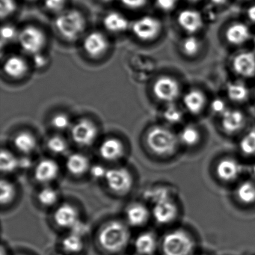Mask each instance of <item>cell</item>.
<instances>
[{
    "instance_id": "1",
    "label": "cell",
    "mask_w": 255,
    "mask_h": 255,
    "mask_svg": "<svg viewBox=\"0 0 255 255\" xmlns=\"http://www.w3.org/2000/svg\"><path fill=\"white\" fill-rule=\"evenodd\" d=\"M98 243L108 253L122 252L128 246L130 238L129 228L118 220L110 221L101 228L98 234Z\"/></svg>"
},
{
    "instance_id": "2",
    "label": "cell",
    "mask_w": 255,
    "mask_h": 255,
    "mask_svg": "<svg viewBox=\"0 0 255 255\" xmlns=\"http://www.w3.org/2000/svg\"><path fill=\"white\" fill-rule=\"evenodd\" d=\"M54 26L62 38L68 41H74L86 29V17L79 10H65L56 15Z\"/></svg>"
},
{
    "instance_id": "3",
    "label": "cell",
    "mask_w": 255,
    "mask_h": 255,
    "mask_svg": "<svg viewBox=\"0 0 255 255\" xmlns=\"http://www.w3.org/2000/svg\"><path fill=\"white\" fill-rule=\"evenodd\" d=\"M178 136L168 128L163 126H154L146 134L147 147L155 154L167 156L173 154L178 147Z\"/></svg>"
},
{
    "instance_id": "4",
    "label": "cell",
    "mask_w": 255,
    "mask_h": 255,
    "mask_svg": "<svg viewBox=\"0 0 255 255\" xmlns=\"http://www.w3.org/2000/svg\"><path fill=\"white\" fill-rule=\"evenodd\" d=\"M151 198L153 202L152 214L158 223L166 225L177 218L178 208L168 190L156 189Z\"/></svg>"
},
{
    "instance_id": "5",
    "label": "cell",
    "mask_w": 255,
    "mask_h": 255,
    "mask_svg": "<svg viewBox=\"0 0 255 255\" xmlns=\"http://www.w3.org/2000/svg\"><path fill=\"white\" fill-rule=\"evenodd\" d=\"M17 39L23 51L32 56L41 53L47 41L44 31L35 25H28L22 28Z\"/></svg>"
},
{
    "instance_id": "6",
    "label": "cell",
    "mask_w": 255,
    "mask_h": 255,
    "mask_svg": "<svg viewBox=\"0 0 255 255\" xmlns=\"http://www.w3.org/2000/svg\"><path fill=\"white\" fill-rule=\"evenodd\" d=\"M194 247L190 236L182 230L168 233L162 240V249L165 255H191Z\"/></svg>"
},
{
    "instance_id": "7",
    "label": "cell",
    "mask_w": 255,
    "mask_h": 255,
    "mask_svg": "<svg viewBox=\"0 0 255 255\" xmlns=\"http://www.w3.org/2000/svg\"><path fill=\"white\" fill-rule=\"evenodd\" d=\"M131 30L135 38L143 42H150L156 39L162 32L160 20L153 16L144 15L131 23Z\"/></svg>"
},
{
    "instance_id": "8",
    "label": "cell",
    "mask_w": 255,
    "mask_h": 255,
    "mask_svg": "<svg viewBox=\"0 0 255 255\" xmlns=\"http://www.w3.org/2000/svg\"><path fill=\"white\" fill-rule=\"evenodd\" d=\"M104 179L110 190L122 195L129 192L133 184L132 174L123 167L107 169Z\"/></svg>"
},
{
    "instance_id": "9",
    "label": "cell",
    "mask_w": 255,
    "mask_h": 255,
    "mask_svg": "<svg viewBox=\"0 0 255 255\" xmlns=\"http://www.w3.org/2000/svg\"><path fill=\"white\" fill-rule=\"evenodd\" d=\"M152 91L156 99L171 104L179 98L180 86L178 82L173 77L162 76L155 80Z\"/></svg>"
},
{
    "instance_id": "10",
    "label": "cell",
    "mask_w": 255,
    "mask_h": 255,
    "mask_svg": "<svg viewBox=\"0 0 255 255\" xmlns=\"http://www.w3.org/2000/svg\"><path fill=\"white\" fill-rule=\"evenodd\" d=\"M73 141L80 146H90L95 142L98 135V128L92 121L80 119L71 127Z\"/></svg>"
},
{
    "instance_id": "11",
    "label": "cell",
    "mask_w": 255,
    "mask_h": 255,
    "mask_svg": "<svg viewBox=\"0 0 255 255\" xmlns=\"http://www.w3.org/2000/svg\"><path fill=\"white\" fill-rule=\"evenodd\" d=\"M110 47L107 37L99 31H93L86 35L83 41L85 53L92 59H98L104 56Z\"/></svg>"
},
{
    "instance_id": "12",
    "label": "cell",
    "mask_w": 255,
    "mask_h": 255,
    "mask_svg": "<svg viewBox=\"0 0 255 255\" xmlns=\"http://www.w3.org/2000/svg\"><path fill=\"white\" fill-rule=\"evenodd\" d=\"M179 26L189 35L199 32L204 26V17L194 9L182 10L177 17Z\"/></svg>"
},
{
    "instance_id": "13",
    "label": "cell",
    "mask_w": 255,
    "mask_h": 255,
    "mask_svg": "<svg viewBox=\"0 0 255 255\" xmlns=\"http://www.w3.org/2000/svg\"><path fill=\"white\" fill-rule=\"evenodd\" d=\"M234 72L244 78H251L255 76V54L245 51L239 53L232 61Z\"/></svg>"
},
{
    "instance_id": "14",
    "label": "cell",
    "mask_w": 255,
    "mask_h": 255,
    "mask_svg": "<svg viewBox=\"0 0 255 255\" xmlns=\"http://www.w3.org/2000/svg\"><path fill=\"white\" fill-rule=\"evenodd\" d=\"M53 219L60 228L72 229L79 224L78 211L71 204H63L56 209Z\"/></svg>"
},
{
    "instance_id": "15",
    "label": "cell",
    "mask_w": 255,
    "mask_h": 255,
    "mask_svg": "<svg viewBox=\"0 0 255 255\" xmlns=\"http://www.w3.org/2000/svg\"><path fill=\"white\" fill-rule=\"evenodd\" d=\"M125 145L119 138L115 137L106 138L99 147L100 156L108 162H116L123 157Z\"/></svg>"
},
{
    "instance_id": "16",
    "label": "cell",
    "mask_w": 255,
    "mask_h": 255,
    "mask_svg": "<svg viewBox=\"0 0 255 255\" xmlns=\"http://www.w3.org/2000/svg\"><path fill=\"white\" fill-rule=\"evenodd\" d=\"M59 166L52 159H44L40 161L34 170V177L41 183H49L57 178Z\"/></svg>"
},
{
    "instance_id": "17",
    "label": "cell",
    "mask_w": 255,
    "mask_h": 255,
    "mask_svg": "<svg viewBox=\"0 0 255 255\" xmlns=\"http://www.w3.org/2000/svg\"><path fill=\"white\" fill-rule=\"evenodd\" d=\"M216 171V175L222 181L232 182L240 177L242 166L235 159L225 158L218 162Z\"/></svg>"
},
{
    "instance_id": "18",
    "label": "cell",
    "mask_w": 255,
    "mask_h": 255,
    "mask_svg": "<svg viewBox=\"0 0 255 255\" xmlns=\"http://www.w3.org/2000/svg\"><path fill=\"white\" fill-rule=\"evenodd\" d=\"M246 117L243 113L238 110L228 109L221 116V126L222 129L228 134L239 132L244 127Z\"/></svg>"
},
{
    "instance_id": "19",
    "label": "cell",
    "mask_w": 255,
    "mask_h": 255,
    "mask_svg": "<svg viewBox=\"0 0 255 255\" xmlns=\"http://www.w3.org/2000/svg\"><path fill=\"white\" fill-rule=\"evenodd\" d=\"M2 70L5 75L10 78H23L29 70L27 62L20 56H11L7 58L2 65Z\"/></svg>"
},
{
    "instance_id": "20",
    "label": "cell",
    "mask_w": 255,
    "mask_h": 255,
    "mask_svg": "<svg viewBox=\"0 0 255 255\" xmlns=\"http://www.w3.org/2000/svg\"><path fill=\"white\" fill-rule=\"evenodd\" d=\"M103 24L104 28L112 33H122L128 30L131 26L127 17L117 11L107 13L103 19Z\"/></svg>"
},
{
    "instance_id": "21",
    "label": "cell",
    "mask_w": 255,
    "mask_h": 255,
    "mask_svg": "<svg viewBox=\"0 0 255 255\" xmlns=\"http://www.w3.org/2000/svg\"><path fill=\"white\" fill-rule=\"evenodd\" d=\"M225 37L230 44L240 46L248 42L252 38V34L247 25L238 22L229 26L225 32Z\"/></svg>"
},
{
    "instance_id": "22",
    "label": "cell",
    "mask_w": 255,
    "mask_h": 255,
    "mask_svg": "<svg viewBox=\"0 0 255 255\" xmlns=\"http://www.w3.org/2000/svg\"><path fill=\"white\" fill-rule=\"evenodd\" d=\"M150 217L148 209L141 203H133L126 210V219L129 225L132 227L144 225Z\"/></svg>"
},
{
    "instance_id": "23",
    "label": "cell",
    "mask_w": 255,
    "mask_h": 255,
    "mask_svg": "<svg viewBox=\"0 0 255 255\" xmlns=\"http://www.w3.org/2000/svg\"><path fill=\"white\" fill-rule=\"evenodd\" d=\"M183 105L191 114L198 115L204 110L206 104L205 95L201 91L193 89L185 94Z\"/></svg>"
},
{
    "instance_id": "24",
    "label": "cell",
    "mask_w": 255,
    "mask_h": 255,
    "mask_svg": "<svg viewBox=\"0 0 255 255\" xmlns=\"http://www.w3.org/2000/svg\"><path fill=\"white\" fill-rule=\"evenodd\" d=\"M66 168L73 175L81 176L90 170V162L86 155L74 153L67 158Z\"/></svg>"
},
{
    "instance_id": "25",
    "label": "cell",
    "mask_w": 255,
    "mask_h": 255,
    "mask_svg": "<svg viewBox=\"0 0 255 255\" xmlns=\"http://www.w3.org/2000/svg\"><path fill=\"white\" fill-rule=\"evenodd\" d=\"M157 247V242L154 234L150 232L141 233L135 238L134 248L139 255H152Z\"/></svg>"
},
{
    "instance_id": "26",
    "label": "cell",
    "mask_w": 255,
    "mask_h": 255,
    "mask_svg": "<svg viewBox=\"0 0 255 255\" xmlns=\"http://www.w3.org/2000/svg\"><path fill=\"white\" fill-rule=\"evenodd\" d=\"M14 147L20 153L29 154L35 150L37 146V140L35 135L28 131H21L14 136Z\"/></svg>"
},
{
    "instance_id": "27",
    "label": "cell",
    "mask_w": 255,
    "mask_h": 255,
    "mask_svg": "<svg viewBox=\"0 0 255 255\" xmlns=\"http://www.w3.org/2000/svg\"><path fill=\"white\" fill-rule=\"evenodd\" d=\"M62 248L64 252L69 255H77L84 249V242L81 234L71 233L64 237L62 241Z\"/></svg>"
},
{
    "instance_id": "28",
    "label": "cell",
    "mask_w": 255,
    "mask_h": 255,
    "mask_svg": "<svg viewBox=\"0 0 255 255\" xmlns=\"http://www.w3.org/2000/svg\"><path fill=\"white\" fill-rule=\"evenodd\" d=\"M227 95L233 102L243 103L248 99L249 91L247 86L240 82H233L227 85Z\"/></svg>"
},
{
    "instance_id": "29",
    "label": "cell",
    "mask_w": 255,
    "mask_h": 255,
    "mask_svg": "<svg viewBox=\"0 0 255 255\" xmlns=\"http://www.w3.org/2000/svg\"><path fill=\"white\" fill-rule=\"evenodd\" d=\"M237 199L244 204L255 203V183L244 181L237 186L236 190Z\"/></svg>"
},
{
    "instance_id": "30",
    "label": "cell",
    "mask_w": 255,
    "mask_h": 255,
    "mask_svg": "<svg viewBox=\"0 0 255 255\" xmlns=\"http://www.w3.org/2000/svg\"><path fill=\"white\" fill-rule=\"evenodd\" d=\"M179 141L187 147H193L199 143L201 138V132L193 125L184 127L179 134Z\"/></svg>"
},
{
    "instance_id": "31",
    "label": "cell",
    "mask_w": 255,
    "mask_h": 255,
    "mask_svg": "<svg viewBox=\"0 0 255 255\" xmlns=\"http://www.w3.org/2000/svg\"><path fill=\"white\" fill-rule=\"evenodd\" d=\"M20 168V159L7 149L0 153V168L2 173H11Z\"/></svg>"
},
{
    "instance_id": "32",
    "label": "cell",
    "mask_w": 255,
    "mask_h": 255,
    "mask_svg": "<svg viewBox=\"0 0 255 255\" xmlns=\"http://www.w3.org/2000/svg\"><path fill=\"white\" fill-rule=\"evenodd\" d=\"M15 186L9 180L2 179L0 183V201L2 206L8 205L15 198Z\"/></svg>"
},
{
    "instance_id": "33",
    "label": "cell",
    "mask_w": 255,
    "mask_h": 255,
    "mask_svg": "<svg viewBox=\"0 0 255 255\" xmlns=\"http://www.w3.org/2000/svg\"><path fill=\"white\" fill-rule=\"evenodd\" d=\"M201 49V42L193 35L185 38L181 42V50L187 56H194L199 53Z\"/></svg>"
},
{
    "instance_id": "34",
    "label": "cell",
    "mask_w": 255,
    "mask_h": 255,
    "mask_svg": "<svg viewBox=\"0 0 255 255\" xmlns=\"http://www.w3.org/2000/svg\"><path fill=\"white\" fill-rule=\"evenodd\" d=\"M47 147L48 150L54 154L61 155L66 153L68 149V144L63 137L55 135L48 138Z\"/></svg>"
},
{
    "instance_id": "35",
    "label": "cell",
    "mask_w": 255,
    "mask_h": 255,
    "mask_svg": "<svg viewBox=\"0 0 255 255\" xmlns=\"http://www.w3.org/2000/svg\"><path fill=\"white\" fill-rule=\"evenodd\" d=\"M59 195L57 191L50 186H46L40 190L38 200L44 207H52L57 202Z\"/></svg>"
},
{
    "instance_id": "36",
    "label": "cell",
    "mask_w": 255,
    "mask_h": 255,
    "mask_svg": "<svg viewBox=\"0 0 255 255\" xmlns=\"http://www.w3.org/2000/svg\"><path fill=\"white\" fill-rule=\"evenodd\" d=\"M240 148L246 156L255 155V129L249 131L242 137Z\"/></svg>"
},
{
    "instance_id": "37",
    "label": "cell",
    "mask_w": 255,
    "mask_h": 255,
    "mask_svg": "<svg viewBox=\"0 0 255 255\" xmlns=\"http://www.w3.org/2000/svg\"><path fill=\"white\" fill-rule=\"evenodd\" d=\"M183 113L180 108L174 105H170L165 109L163 117L167 122L170 124H177L183 119Z\"/></svg>"
},
{
    "instance_id": "38",
    "label": "cell",
    "mask_w": 255,
    "mask_h": 255,
    "mask_svg": "<svg viewBox=\"0 0 255 255\" xmlns=\"http://www.w3.org/2000/svg\"><path fill=\"white\" fill-rule=\"evenodd\" d=\"M51 125L57 130H65L71 127V119L65 113H58L52 118Z\"/></svg>"
},
{
    "instance_id": "39",
    "label": "cell",
    "mask_w": 255,
    "mask_h": 255,
    "mask_svg": "<svg viewBox=\"0 0 255 255\" xmlns=\"http://www.w3.org/2000/svg\"><path fill=\"white\" fill-rule=\"evenodd\" d=\"M17 9L15 0H0V15L2 20L14 14Z\"/></svg>"
},
{
    "instance_id": "40",
    "label": "cell",
    "mask_w": 255,
    "mask_h": 255,
    "mask_svg": "<svg viewBox=\"0 0 255 255\" xmlns=\"http://www.w3.org/2000/svg\"><path fill=\"white\" fill-rule=\"evenodd\" d=\"M67 1L68 0H44V5L47 11L59 14L65 11Z\"/></svg>"
},
{
    "instance_id": "41",
    "label": "cell",
    "mask_w": 255,
    "mask_h": 255,
    "mask_svg": "<svg viewBox=\"0 0 255 255\" xmlns=\"http://www.w3.org/2000/svg\"><path fill=\"white\" fill-rule=\"evenodd\" d=\"M18 33L19 31H17L14 26L9 24L4 25L1 29V38L2 42L12 41L13 40L17 38Z\"/></svg>"
},
{
    "instance_id": "42",
    "label": "cell",
    "mask_w": 255,
    "mask_h": 255,
    "mask_svg": "<svg viewBox=\"0 0 255 255\" xmlns=\"http://www.w3.org/2000/svg\"><path fill=\"white\" fill-rule=\"evenodd\" d=\"M210 107H211V110L213 113L219 115L220 116L224 114L228 109L225 101L223 100L219 99V98L213 100Z\"/></svg>"
},
{
    "instance_id": "43",
    "label": "cell",
    "mask_w": 255,
    "mask_h": 255,
    "mask_svg": "<svg viewBox=\"0 0 255 255\" xmlns=\"http://www.w3.org/2000/svg\"><path fill=\"white\" fill-rule=\"evenodd\" d=\"M126 8L129 9H139L145 6L148 0H120Z\"/></svg>"
},
{
    "instance_id": "44",
    "label": "cell",
    "mask_w": 255,
    "mask_h": 255,
    "mask_svg": "<svg viewBox=\"0 0 255 255\" xmlns=\"http://www.w3.org/2000/svg\"><path fill=\"white\" fill-rule=\"evenodd\" d=\"M177 0H156V5L163 11H170L177 5Z\"/></svg>"
},
{
    "instance_id": "45",
    "label": "cell",
    "mask_w": 255,
    "mask_h": 255,
    "mask_svg": "<svg viewBox=\"0 0 255 255\" xmlns=\"http://www.w3.org/2000/svg\"><path fill=\"white\" fill-rule=\"evenodd\" d=\"M107 169L101 165H93L90 168V173L95 179L105 178Z\"/></svg>"
},
{
    "instance_id": "46",
    "label": "cell",
    "mask_w": 255,
    "mask_h": 255,
    "mask_svg": "<svg viewBox=\"0 0 255 255\" xmlns=\"http://www.w3.org/2000/svg\"><path fill=\"white\" fill-rule=\"evenodd\" d=\"M47 58L42 54V53H38V54L33 56L34 65L38 68H43L47 65Z\"/></svg>"
},
{
    "instance_id": "47",
    "label": "cell",
    "mask_w": 255,
    "mask_h": 255,
    "mask_svg": "<svg viewBox=\"0 0 255 255\" xmlns=\"http://www.w3.org/2000/svg\"><path fill=\"white\" fill-rule=\"evenodd\" d=\"M248 19L252 23H255V5H251L246 11Z\"/></svg>"
},
{
    "instance_id": "48",
    "label": "cell",
    "mask_w": 255,
    "mask_h": 255,
    "mask_svg": "<svg viewBox=\"0 0 255 255\" xmlns=\"http://www.w3.org/2000/svg\"><path fill=\"white\" fill-rule=\"evenodd\" d=\"M31 161L29 159L24 158L23 159H20V168H28L30 165Z\"/></svg>"
},
{
    "instance_id": "49",
    "label": "cell",
    "mask_w": 255,
    "mask_h": 255,
    "mask_svg": "<svg viewBox=\"0 0 255 255\" xmlns=\"http://www.w3.org/2000/svg\"><path fill=\"white\" fill-rule=\"evenodd\" d=\"M210 2L214 6H221V5H225L228 2V0H210Z\"/></svg>"
},
{
    "instance_id": "50",
    "label": "cell",
    "mask_w": 255,
    "mask_h": 255,
    "mask_svg": "<svg viewBox=\"0 0 255 255\" xmlns=\"http://www.w3.org/2000/svg\"><path fill=\"white\" fill-rule=\"evenodd\" d=\"M186 1L190 2H198V1H200V0H186Z\"/></svg>"
},
{
    "instance_id": "51",
    "label": "cell",
    "mask_w": 255,
    "mask_h": 255,
    "mask_svg": "<svg viewBox=\"0 0 255 255\" xmlns=\"http://www.w3.org/2000/svg\"><path fill=\"white\" fill-rule=\"evenodd\" d=\"M101 1L104 2H110L113 1V0H101Z\"/></svg>"
},
{
    "instance_id": "52",
    "label": "cell",
    "mask_w": 255,
    "mask_h": 255,
    "mask_svg": "<svg viewBox=\"0 0 255 255\" xmlns=\"http://www.w3.org/2000/svg\"><path fill=\"white\" fill-rule=\"evenodd\" d=\"M252 41H253V45L255 48V36L253 37V40H252Z\"/></svg>"
},
{
    "instance_id": "53",
    "label": "cell",
    "mask_w": 255,
    "mask_h": 255,
    "mask_svg": "<svg viewBox=\"0 0 255 255\" xmlns=\"http://www.w3.org/2000/svg\"><path fill=\"white\" fill-rule=\"evenodd\" d=\"M253 173H254V174H255V165H254V166H253Z\"/></svg>"
},
{
    "instance_id": "54",
    "label": "cell",
    "mask_w": 255,
    "mask_h": 255,
    "mask_svg": "<svg viewBox=\"0 0 255 255\" xmlns=\"http://www.w3.org/2000/svg\"><path fill=\"white\" fill-rule=\"evenodd\" d=\"M29 1H34V0H29Z\"/></svg>"
},
{
    "instance_id": "55",
    "label": "cell",
    "mask_w": 255,
    "mask_h": 255,
    "mask_svg": "<svg viewBox=\"0 0 255 255\" xmlns=\"http://www.w3.org/2000/svg\"></svg>"
},
{
    "instance_id": "56",
    "label": "cell",
    "mask_w": 255,
    "mask_h": 255,
    "mask_svg": "<svg viewBox=\"0 0 255 255\" xmlns=\"http://www.w3.org/2000/svg\"></svg>"
}]
</instances>
